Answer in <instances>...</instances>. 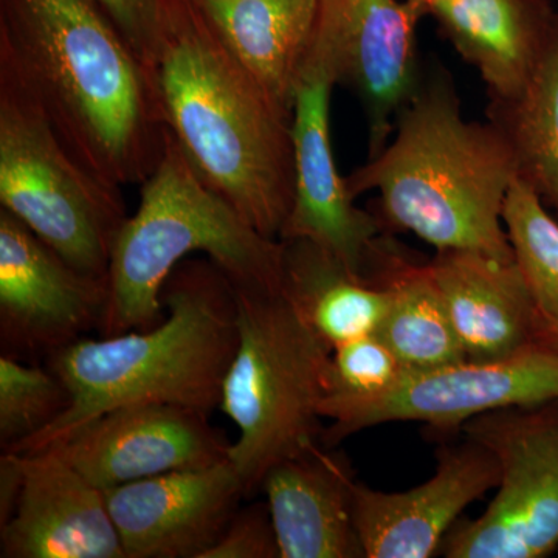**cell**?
Returning a JSON list of instances; mask_svg holds the SVG:
<instances>
[{"instance_id":"ffe728a7","label":"cell","mask_w":558,"mask_h":558,"mask_svg":"<svg viewBox=\"0 0 558 558\" xmlns=\"http://www.w3.org/2000/svg\"><path fill=\"white\" fill-rule=\"evenodd\" d=\"M223 50L292 110L314 36L318 0H191Z\"/></svg>"},{"instance_id":"7c38bea8","label":"cell","mask_w":558,"mask_h":558,"mask_svg":"<svg viewBox=\"0 0 558 558\" xmlns=\"http://www.w3.org/2000/svg\"><path fill=\"white\" fill-rule=\"evenodd\" d=\"M230 446L207 413L146 403L109 411L50 450L106 492L163 473L211 468L229 459Z\"/></svg>"},{"instance_id":"d4e9b609","label":"cell","mask_w":558,"mask_h":558,"mask_svg":"<svg viewBox=\"0 0 558 558\" xmlns=\"http://www.w3.org/2000/svg\"><path fill=\"white\" fill-rule=\"evenodd\" d=\"M69 392L47 366L0 355V447L13 451L68 409Z\"/></svg>"},{"instance_id":"7402d4cb","label":"cell","mask_w":558,"mask_h":558,"mask_svg":"<svg viewBox=\"0 0 558 558\" xmlns=\"http://www.w3.org/2000/svg\"><path fill=\"white\" fill-rule=\"evenodd\" d=\"M282 244V293L332 351L379 330L388 310L387 292L379 284L352 274L310 241Z\"/></svg>"},{"instance_id":"f546056e","label":"cell","mask_w":558,"mask_h":558,"mask_svg":"<svg viewBox=\"0 0 558 558\" xmlns=\"http://www.w3.org/2000/svg\"><path fill=\"white\" fill-rule=\"evenodd\" d=\"M411 5L414 7L422 14V16H428V11L439 0H409Z\"/></svg>"},{"instance_id":"8992f818","label":"cell","mask_w":558,"mask_h":558,"mask_svg":"<svg viewBox=\"0 0 558 558\" xmlns=\"http://www.w3.org/2000/svg\"><path fill=\"white\" fill-rule=\"evenodd\" d=\"M234 289L238 348L219 409L238 427L229 461L250 498L271 468L322 444L332 349L282 290Z\"/></svg>"},{"instance_id":"603a6c76","label":"cell","mask_w":558,"mask_h":558,"mask_svg":"<svg viewBox=\"0 0 558 558\" xmlns=\"http://www.w3.org/2000/svg\"><path fill=\"white\" fill-rule=\"evenodd\" d=\"M486 117L512 150L517 179L558 218V25L523 90L488 100Z\"/></svg>"},{"instance_id":"f1b7e54d","label":"cell","mask_w":558,"mask_h":558,"mask_svg":"<svg viewBox=\"0 0 558 558\" xmlns=\"http://www.w3.org/2000/svg\"><path fill=\"white\" fill-rule=\"evenodd\" d=\"M535 341L543 347L556 349L558 351V325L557 323L546 322L538 315L537 336Z\"/></svg>"},{"instance_id":"ac0fdd59","label":"cell","mask_w":558,"mask_h":558,"mask_svg":"<svg viewBox=\"0 0 558 558\" xmlns=\"http://www.w3.org/2000/svg\"><path fill=\"white\" fill-rule=\"evenodd\" d=\"M470 362H494L537 344L538 311L515 259L440 250L428 260Z\"/></svg>"},{"instance_id":"4fadbf2b","label":"cell","mask_w":558,"mask_h":558,"mask_svg":"<svg viewBox=\"0 0 558 558\" xmlns=\"http://www.w3.org/2000/svg\"><path fill=\"white\" fill-rule=\"evenodd\" d=\"M336 84L323 72L301 75L293 102L295 189L279 240L310 241L365 277L366 264L384 234L369 209L359 208L347 178L337 170L330 132V97Z\"/></svg>"},{"instance_id":"52a82bcc","label":"cell","mask_w":558,"mask_h":558,"mask_svg":"<svg viewBox=\"0 0 558 558\" xmlns=\"http://www.w3.org/2000/svg\"><path fill=\"white\" fill-rule=\"evenodd\" d=\"M121 190L81 163L0 49V208L76 269L108 278L113 245L130 218Z\"/></svg>"},{"instance_id":"6da1fadb","label":"cell","mask_w":558,"mask_h":558,"mask_svg":"<svg viewBox=\"0 0 558 558\" xmlns=\"http://www.w3.org/2000/svg\"><path fill=\"white\" fill-rule=\"evenodd\" d=\"M0 49L81 163L143 185L167 146L156 73L89 0H0Z\"/></svg>"},{"instance_id":"83f0119b","label":"cell","mask_w":558,"mask_h":558,"mask_svg":"<svg viewBox=\"0 0 558 558\" xmlns=\"http://www.w3.org/2000/svg\"><path fill=\"white\" fill-rule=\"evenodd\" d=\"M202 558H281L267 502L238 509L218 542Z\"/></svg>"},{"instance_id":"277c9868","label":"cell","mask_w":558,"mask_h":558,"mask_svg":"<svg viewBox=\"0 0 558 558\" xmlns=\"http://www.w3.org/2000/svg\"><path fill=\"white\" fill-rule=\"evenodd\" d=\"M154 73L168 131L197 174L279 240L295 189L292 110L234 62L193 2L165 36Z\"/></svg>"},{"instance_id":"30bf717a","label":"cell","mask_w":558,"mask_h":558,"mask_svg":"<svg viewBox=\"0 0 558 558\" xmlns=\"http://www.w3.org/2000/svg\"><path fill=\"white\" fill-rule=\"evenodd\" d=\"M405 0H318L304 72H323L357 97L368 157L387 145L400 110L421 83L417 24Z\"/></svg>"},{"instance_id":"8fae6325","label":"cell","mask_w":558,"mask_h":558,"mask_svg":"<svg viewBox=\"0 0 558 558\" xmlns=\"http://www.w3.org/2000/svg\"><path fill=\"white\" fill-rule=\"evenodd\" d=\"M108 295V278L76 269L0 208L2 354L49 359L100 330Z\"/></svg>"},{"instance_id":"e0dca14e","label":"cell","mask_w":558,"mask_h":558,"mask_svg":"<svg viewBox=\"0 0 558 558\" xmlns=\"http://www.w3.org/2000/svg\"><path fill=\"white\" fill-rule=\"evenodd\" d=\"M354 480L344 454L318 444L284 459L260 490L269 506L281 558H365L354 520Z\"/></svg>"},{"instance_id":"5bb4252c","label":"cell","mask_w":558,"mask_h":558,"mask_svg":"<svg viewBox=\"0 0 558 558\" xmlns=\"http://www.w3.org/2000/svg\"><path fill=\"white\" fill-rule=\"evenodd\" d=\"M126 558H202L222 535L245 497L227 459L106 490Z\"/></svg>"},{"instance_id":"9c48e42d","label":"cell","mask_w":558,"mask_h":558,"mask_svg":"<svg viewBox=\"0 0 558 558\" xmlns=\"http://www.w3.org/2000/svg\"><path fill=\"white\" fill-rule=\"evenodd\" d=\"M558 400V351L534 344L512 357L409 371L395 387L365 399H323L328 449L388 422H424L439 433L461 429L469 418L510 407Z\"/></svg>"},{"instance_id":"9a60e30c","label":"cell","mask_w":558,"mask_h":558,"mask_svg":"<svg viewBox=\"0 0 558 558\" xmlns=\"http://www.w3.org/2000/svg\"><path fill=\"white\" fill-rule=\"evenodd\" d=\"M435 475L405 492L355 484L354 520L365 558L435 556L459 517L499 483L497 458L465 438L438 450Z\"/></svg>"},{"instance_id":"d6986e66","label":"cell","mask_w":558,"mask_h":558,"mask_svg":"<svg viewBox=\"0 0 558 558\" xmlns=\"http://www.w3.org/2000/svg\"><path fill=\"white\" fill-rule=\"evenodd\" d=\"M428 16L478 72L490 101L523 90L558 25L549 0H439Z\"/></svg>"},{"instance_id":"4316f807","label":"cell","mask_w":558,"mask_h":558,"mask_svg":"<svg viewBox=\"0 0 558 558\" xmlns=\"http://www.w3.org/2000/svg\"><path fill=\"white\" fill-rule=\"evenodd\" d=\"M126 39L140 60L156 69L165 36L191 0H89Z\"/></svg>"},{"instance_id":"44dd1931","label":"cell","mask_w":558,"mask_h":558,"mask_svg":"<svg viewBox=\"0 0 558 558\" xmlns=\"http://www.w3.org/2000/svg\"><path fill=\"white\" fill-rule=\"evenodd\" d=\"M365 278L387 292V314L376 333L403 368L436 369L468 360L429 263H418L384 233L371 250Z\"/></svg>"},{"instance_id":"cb8c5ba5","label":"cell","mask_w":558,"mask_h":558,"mask_svg":"<svg viewBox=\"0 0 558 558\" xmlns=\"http://www.w3.org/2000/svg\"><path fill=\"white\" fill-rule=\"evenodd\" d=\"M502 223L539 317L558 325V220L534 190L515 179Z\"/></svg>"},{"instance_id":"ba28073f","label":"cell","mask_w":558,"mask_h":558,"mask_svg":"<svg viewBox=\"0 0 558 558\" xmlns=\"http://www.w3.org/2000/svg\"><path fill=\"white\" fill-rule=\"evenodd\" d=\"M494 453L497 495L444 538L449 558H543L558 548V400L488 411L462 425Z\"/></svg>"},{"instance_id":"2e32d148","label":"cell","mask_w":558,"mask_h":558,"mask_svg":"<svg viewBox=\"0 0 558 558\" xmlns=\"http://www.w3.org/2000/svg\"><path fill=\"white\" fill-rule=\"evenodd\" d=\"M17 454L21 494L0 526V557L126 558L105 490L58 451Z\"/></svg>"},{"instance_id":"3957f363","label":"cell","mask_w":558,"mask_h":558,"mask_svg":"<svg viewBox=\"0 0 558 558\" xmlns=\"http://www.w3.org/2000/svg\"><path fill=\"white\" fill-rule=\"evenodd\" d=\"M167 318L149 329L81 339L47 359L69 392L61 416L11 453L58 446L121 407L170 403L211 413L238 348L236 289L211 259H185L161 290Z\"/></svg>"},{"instance_id":"7a4b0ae2","label":"cell","mask_w":558,"mask_h":558,"mask_svg":"<svg viewBox=\"0 0 558 558\" xmlns=\"http://www.w3.org/2000/svg\"><path fill=\"white\" fill-rule=\"evenodd\" d=\"M517 165L490 121L464 119L457 86L427 70L400 110L385 148L347 178L354 199L377 193L384 233H413L440 250H473L513 259L502 209Z\"/></svg>"},{"instance_id":"5b68a950","label":"cell","mask_w":558,"mask_h":558,"mask_svg":"<svg viewBox=\"0 0 558 558\" xmlns=\"http://www.w3.org/2000/svg\"><path fill=\"white\" fill-rule=\"evenodd\" d=\"M194 253L207 255L234 288L282 290V241L264 236L209 189L168 131L163 156L142 185L137 211L113 245L101 337L159 325L165 282Z\"/></svg>"},{"instance_id":"484cf974","label":"cell","mask_w":558,"mask_h":558,"mask_svg":"<svg viewBox=\"0 0 558 558\" xmlns=\"http://www.w3.org/2000/svg\"><path fill=\"white\" fill-rule=\"evenodd\" d=\"M405 373L379 333L340 344L332 351L325 399H365L381 395Z\"/></svg>"}]
</instances>
